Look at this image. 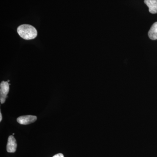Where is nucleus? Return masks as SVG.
Instances as JSON below:
<instances>
[{"label": "nucleus", "mask_w": 157, "mask_h": 157, "mask_svg": "<svg viewBox=\"0 0 157 157\" xmlns=\"http://www.w3.org/2000/svg\"><path fill=\"white\" fill-rule=\"evenodd\" d=\"M53 157H64L63 155L61 153L57 154L55 155Z\"/></svg>", "instance_id": "0eeeda50"}, {"label": "nucleus", "mask_w": 157, "mask_h": 157, "mask_svg": "<svg viewBox=\"0 0 157 157\" xmlns=\"http://www.w3.org/2000/svg\"><path fill=\"white\" fill-rule=\"evenodd\" d=\"M144 2L148 7L149 11L151 13H157V0H144Z\"/></svg>", "instance_id": "39448f33"}, {"label": "nucleus", "mask_w": 157, "mask_h": 157, "mask_svg": "<svg viewBox=\"0 0 157 157\" xmlns=\"http://www.w3.org/2000/svg\"><path fill=\"white\" fill-rule=\"evenodd\" d=\"M148 36L152 40L157 39V22L154 23L152 25L148 33Z\"/></svg>", "instance_id": "423d86ee"}, {"label": "nucleus", "mask_w": 157, "mask_h": 157, "mask_svg": "<svg viewBox=\"0 0 157 157\" xmlns=\"http://www.w3.org/2000/svg\"><path fill=\"white\" fill-rule=\"evenodd\" d=\"M9 91V85L7 81H3L0 84V101L2 104H4Z\"/></svg>", "instance_id": "f03ea898"}, {"label": "nucleus", "mask_w": 157, "mask_h": 157, "mask_svg": "<svg viewBox=\"0 0 157 157\" xmlns=\"http://www.w3.org/2000/svg\"><path fill=\"white\" fill-rule=\"evenodd\" d=\"M17 144L16 139L13 135H10L8 138V143L7 144V151L9 153H14L17 148Z\"/></svg>", "instance_id": "20e7f679"}, {"label": "nucleus", "mask_w": 157, "mask_h": 157, "mask_svg": "<svg viewBox=\"0 0 157 157\" xmlns=\"http://www.w3.org/2000/svg\"><path fill=\"white\" fill-rule=\"evenodd\" d=\"M37 120V117L33 115H25L17 118V121L21 124L27 125L33 123Z\"/></svg>", "instance_id": "7ed1b4c3"}, {"label": "nucleus", "mask_w": 157, "mask_h": 157, "mask_svg": "<svg viewBox=\"0 0 157 157\" xmlns=\"http://www.w3.org/2000/svg\"><path fill=\"white\" fill-rule=\"evenodd\" d=\"M17 33L20 36L25 40H31L37 36V31L33 26L28 24H23L17 27Z\"/></svg>", "instance_id": "f257e3e1"}, {"label": "nucleus", "mask_w": 157, "mask_h": 157, "mask_svg": "<svg viewBox=\"0 0 157 157\" xmlns=\"http://www.w3.org/2000/svg\"><path fill=\"white\" fill-rule=\"evenodd\" d=\"M2 113H0V121H2Z\"/></svg>", "instance_id": "6e6552de"}]
</instances>
